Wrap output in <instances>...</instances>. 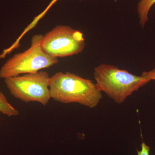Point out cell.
Wrapping results in <instances>:
<instances>
[{
  "label": "cell",
  "instance_id": "8992f818",
  "mask_svg": "<svg viewBox=\"0 0 155 155\" xmlns=\"http://www.w3.org/2000/svg\"><path fill=\"white\" fill-rule=\"evenodd\" d=\"M155 4V0H141L137 5V13L139 23L143 28L148 21V14L152 7Z\"/></svg>",
  "mask_w": 155,
  "mask_h": 155
},
{
  "label": "cell",
  "instance_id": "ba28073f",
  "mask_svg": "<svg viewBox=\"0 0 155 155\" xmlns=\"http://www.w3.org/2000/svg\"><path fill=\"white\" fill-rule=\"evenodd\" d=\"M141 75L150 81L155 80V68L150 71L143 72Z\"/></svg>",
  "mask_w": 155,
  "mask_h": 155
},
{
  "label": "cell",
  "instance_id": "6da1fadb",
  "mask_svg": "<svg viewBox=\"0 0 155 155\" xmlns=\"http://www.w3.org/2000/svg\"><path fill=\"white\" fill-rule=\"evenodd\" d=\"M51 98L63 103H77L90 108L98 105L102 92L90 79L70 72H58L50 77Z\"/></svg>",
  "mask_w": 155,
  "mask_h": 155
},
{
  "label": "cell",
  "instance_id": "52a82bcc",
  "mask_svg": "<svg viewBox=\"0 0 155 155\" xmlns=\"http://www.w3.org/2000/svg\"><path fill=\"white\" fill-rule=\"evenodd\" d=\"M0 113L8 116H17L19 111L9 102L5 96L0 91Z\"/></svg>",
  "mask_w": 155,
  "mask_h": 155
},
{
  "label": "cell",
  "instance_id": "7a4b0ae2",
  "mask_svg": "<svg viewBox=\"0 0 155 155\" xmlns=\"http://www.w3.org/2000/svg\"><path fill=\"white\" fill-rule=\"evenodd\" d=\"M94 77L100 91L119 104L150 81L141 75H134L125 69L107 64L95 67Z\"/></svg>",
  "mask_w": 155,
  "mask_h": 155
},
{
  "label": "cell",
  "instance_id": "5b68a950",
  "mask_svg": "<svg viewBox=\"0 0 155 155\" xmlns=\"http://www.w3.org/2000/svg\"><path fill=\"white\" fill-rule=\"evenodd\" d=\"M85 46L83 34L67 25L56 26L43 35L41 41L45 52L57 58L77 54Z\"/></svg>",
  "mask_w": 155,
  "mask_h": 155
},
{
  "label": "cell",
  "instance_id": "3957f363",
  "mask_svg": "<svg viewBox=\"0 0 155 155\" xmlns=\"http://www.w3.org/2000/svg\"><path fill=\"white\" fill-rule=\"evenodd\" d=\"M43 35H35L31 38L30 47L14 55L0 69V78L15 77L36 73L58 64V58L45 52L41 47Z\"/></svg>",
  "mask_w": 155,
  "mask_h": 155
},
{
  "label": "cell",
  "instance_id": "30bf717a",
  "mask_svg": "<svg viewBox=\"0 0 155 155\" xmlns=\"http://www.w3.org/2000/svg\"><path fill=\"white\" fill-rule=\"evenodd\" d=\"M58 1V0H52L51 2H50L48 5L47 6V7L46 9L44 10V12H45V13H47V12L48 11V10H49L50 8H51Z\"/></svg>",
  "mask_w": 155,
  "mask_h": 155
},
{
  "label": "cell",
  "instance_id": "9c48e42d",
  "mask_svg": "<svg viewBox=\"0 0 155 155\" xmlns=\"http://www.w3.org/2000/svg\"><path fill=\"white\" fill-rule=\"evenodd\" d=\"M141 146V150H137V155H150V147L143 142Z\"/></svg>",
  "mask_w": 155,
  "mask_h": 155
},
{
  "label": "cell",
  "instance_id": "277c9868",
  "mask_svg": "<svg viewBox=\"0 0 155 155\" xmlns=\"http://www.w3.org/2000/svg\"><path fill=\"white\" fill-rule=\"evenodd\" d=\"M50 77L47 72L8 78L5 83L12 95L25 103L36 102L46 105L51 98L49 88Z\"/></svg>",
  "mask_w": 155,
  "mask_h": 155
}]
</instances>
